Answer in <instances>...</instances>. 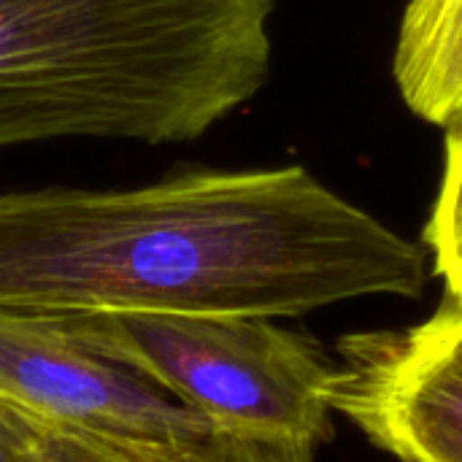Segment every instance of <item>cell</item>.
Instances as JSON below:
<instances>
[{
  "mask_svg": "<svg viewBox=\"0 0 462 462\" xmlns=\"http://www.w3.org/2000/svg\"><path fill=\"white\" fill-rule=\"evenodd\" d=\"M425 284L422 246L300 165L0 195V311L276 319Z\"/></svg>",
  "mask_w": 462,
  "mask_h": 462,
  "instance_id": "obj_1",
  "label": "cell"
},
{
  "mask_svg": "<svg viewBox=\"0 0 462 462\" xmlns=\"http://www.w3.org/2000/svg\"><path fill=\"white\" fill-rule=\"evenodd\" d=\"M276 0H0V149L184 143L271 73Z\"/></svg>",
  "mask_w": 462,
  "mask_h": 462,
  "instance_id": "obj_2",
  "label": "cell"
},
{
  "mask_svg": "<svg viewBox=\"0 0 462 462\" xmlns=\"http://www.w3.org/2000/svg\"><path fill=\"white\" fill-rule=\"evenodd\" d=\"M125 360L208 425L244 433L330 436L333 368L317 346L263 317L81 314Z\"/></svg>",
  "mask_w": 462,
  "mask_h": 462,
  "instance_id": "obj_3",
  "label": "cell"
},
{
  "mask_svg": "<svg viewBox=\"0 0 462 462\" xmlns=\"http://www.w3.org/2000/svg\"><path fill=\"white\" fill-rule=\"evenodd\" d=\"M0 401L135 462L168 460L214 428L81 314L0 311Z\"/></svg>",
  "mask_w": 462,
  "mask_h": 462,
  "instance_id": "obj_4",
  "label": "cell"
},
{
  "mask_svg": "<svg viewBox=\"0 0 462 462\" xmlns=\"http://www.w3.org/2000/svg\"><path fill=\"white\" fill-rule=\"evenodd\" d=\"M330 409L403 462H462V295L420 325L341 341Z\"/></svg>",
  "mask_w": 462,
  "mask_h": 462,
  "instance_id": "obj_5",
  "label": "cell"
},
{
  "mask_svg": "<svg viewBox=\"0 0 462 462\" xmlns=\"http://www.w3.org/2000/svg\"><path fill=\"white\" fill-rule=\"evenodd\" d=\"M406 108L436 127L462 116V0H409L393 54Z\"/></svg>",
  "mask_w": 462,
  "mask_h": 462,
  "instance_id": "obj_6",
  "label": "cell"
},
{
  "mask_svg": "<svg viewBox=\"0 0 462 462\" xmlns=\"http://www.w3.org/2000/svg\"><path fill=\"white\" fill-rule=\"evenodd\" d=\"M447 130L444 173L425 244L433 254V271L447 282V292L462 295V116Z\"/></svg>",
  "mask_w": 462,
  "mask_h": 462,
  "instance_id": "obj_7",
  "label": "cell"
},
{
  "mask_svg": "<svg viewBox=\"0 0 462 462\" xmlns=\"http://www.w3.org/2000/svg\"><path fill=\"white\" fill-rule=\"evenodd\" d=\"M314 441L295 436L211 428L160 462H314Z\"/></svg>",
  "mask_w": 462,
  "mask_h": 462,
  "instance_id": "obj_8",
  "label": "cell"
},
{
  "mask_svg": "<svg viewBox=\"0 0 462 462\" xmlns=\"http://www.w3.org/2000/svg\"><path fill=\"white\" fill-rule=\"evenodd\" d=\"M46 433L30 414L0 401V462H30Z\"/></svg>",
  "mask_w": 462,
  "mask_h": 462,
  "instance_id": "obj_9",
  "label": "cell"
},
{
  "mask_svg": "<svg viewBox=\"0 0 462 462\" xmlns=\"http://www.w3.org/2000/svg\"><path fill=\"white\" fill-rule=\"evenodd\" d=\"M30 462H135L108 447H100L95 441H87V439H79V436H70V433H60V430H49L32 460Z\"/></svg>",
  "mask_w": 462,
  "mask_h": 462,
  "instance_id": "obj_10",
  "label": "cell"
}]
</instances>
